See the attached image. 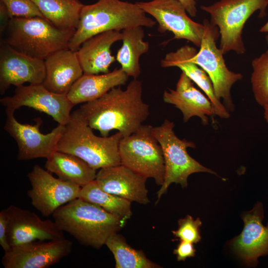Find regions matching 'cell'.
<instances>
[{
  "label": "cell",
  "instance_id": "1",
  "mask_svg": "<svg viewBox=\"0 0 268 268\" xmlns=\"http://www.w3.org/2000/svg\"><path fill=\"white\" fill-rule=\"evenodd\" d=\"M142 91L141 82L134 79L125 89L121 86L114 87L98 99L83 103L78 110L88 125L102 136L115 130L125 137L135 132L149 115Z\"/></svg>",
  "mask_w": 268,
  "mask_h": 268
},
{
  "label": "cell",
  "instance_id": "2",
  "mask_svg": "<svg viewBox=\"0 0 268 268\" xmlns=\"http://www.w3.org/2000/svg\"><path fill=\"white\" fill-rule=\"evenodd\" d=\"M52 216L60 230L81 245L96 249L105 245L108 238L122 229L127 221L79 198L58 208Z\"/></svg>",
  "mask_w": 268,
  "mask_h": 268
},
{
  "label": "cell",
  "instance_id": "3",
  "mask_svg": "<svg viewBox=\"0 0 268 268\" xmlns=\"http://www.w3.org/2000/svg\"><path fill=\"white\" fill-rule=\"evenodd\" d=\"M156 24L136 2L98 0L94 3L83 5L68 48L76 51L85 40L104 32L136 26L152 28Z\"/></svg>",
  "mask_w": 268,
  "mask_h": 268
},
{
  "label": "cell",
  "instance_id": "4",
  "mask_svg": "<svg viewBox=\"0 0 268 268\" xmlns=\"http://www.w3.org/2000/svg\"><path fill=\"white\" fill-rule=\"evenodd\" d=\"M88 125L78 109L71 113L60 138L56 150L78 157L95 170L121 164L117 132L109 136H98Z\"/></svg>",
  "mask_w": 268,
  "mask_h": 268
},
{
  "label": "cell",
  "instance_id": "5",
  "mask_svg": "<svg viewBox=\"0 0 268 268\" xmlns=\"http://www.w3.org/2000/svg\"><path fill=\"white\" fill-rule=\"evenodd\" d=\"M74 31L62 30L41 17L10 18L2 42L34 58L45 60L54 52L68 48Z\"/></svg>",
  "mask_w": 268,
  "mask_h": 268
},
{
  "label": "cell",
  "instance_id": "6",
  "mask_svg": "<svg viewBox=\"0 0 268 268\" xmlns=\"http://www.w3.org/2000/svg\"><path fill=\"white\" fill-rule=\"evenodd\" d=\"M268 6V0H219L201 8L209 14L210 22L218 29L222 53L234 51L241 55L246 51L242 37L245 24L257 11L263 17Z\"/></svg>",
  "mask_w": 268,
  "mask_h": 268
},
{
  "label": "cell",
  "instance_id": "7",
  "mask_svg": "<svg viewBox=\"0 0 268 268\" xmlns=\"http://www.w3.org/2000/svg\"><path fill=\"white\" fill-rule=\"evenodd\" d=\"M174 127L173 122L165 119L161 125L152 128L153 134L161 147L165 165L164 180L157 192L156 203L172 183L179 184L185 188L189 176L193 173L206 172L216 175L189 154L187 148L196 147L195 143L179 138L174 132Z\"/></svg>",
  "mask_w": 268,
  "mask_h": 268
},
{
  "label": "cell",
  "instance_id": "8",
  "mask_svg": "<svg viewBox=\"0 0 268 268\" xmlns=\"http://www.w3.org/2000/svg\"><path fill=\"white\" fill-rule=\"evenodd\" d=\"M153 127L142 125L134 133L123 137L119 145L121 164L161 186L165 165L161 147L152 133Z\"/></svg>",
  "mask_w": 268,
  "mask_h": 268
},
{
  "label": "cell",
  "instance_id": "9",
  "mask_svg": "<svg viewBox=\"0 0 268 268\" xmlns=\"http://www.w3.org/2000/svg\"><path fill=\"white\" fill-rule=\"evenodd\" d=\"M203 24L204 30L200 49L191 58V60L206 72L211 80L217 98L222 100V103L229 112H233L235 106L231 96V88L235 83L243 78V75L230 70L226 66L224 54L216 46V42L219 35L217 27L207 19L203 21Z\"/></svg>",
  "mask_w": 268,
  "mask_h": 268
},
{
  "label": "cell",
  "instance_id": "10",
  "mask_svg": "<svg viewBox=\"0 0 268 268\" xmlns=\"http://www.w3.org/2000/svg\"><path fill=\"white\" fill-rule=\"evenodd\" d=\"M14 112L5 108L4 129L17 144L18 160L47 159L56 151L65 125L58 124L51 132L43 134L39 129L41 120H38L35 125L22 124L15 118Z\"/></svg>",
  "mask_w": 268,
  "mask_h": 268
},
{
  "label": "cell",
  "instance_id": "11",
  "mask_svg": "<svg viewBox=\"0 0 268 268\" xmlns=\"http://www.w3.org/2000/svg\"><path fill=\"white\" fill-rule=\"evenodd\" d=\"M27 177L31 185L27 195L44 216L52 215L58 208L79 197L81 187L54 177L39 165L33 166Z\"/></svg>",
  "mask_w": 268,
  "mask_h": 268
},
{
  "label": "cell",
  "instance_id": "12",
  "mask_svg": "<svg viewBox=\"0 0 268 268\" xmlns=\"http://www.w3.org/2000/svg\"><path fill=\"white\" fill-rule=\"evenodd\" d=\"M136 2L146 13L154 18L160 33L170 32L174 39L186 40L200 47L204 25L193 20L180 1L152 0Z\"/></svg>",
  "mask_w": 268,
  "mask_h": 268
},
{
  "label": "cell",
  "instance_id": "13",
  "mask_svg": "<svg viewBox=\"0 0 268 268\" xmlns=\"http://www.w3.org/2000/svg\"><path fill=\"white\" fill-rule=\"evenodd\" d=\"M0 103L5 108L14 111L22 107L32 108L50 116L63 125L67 123L75 106L67 95L52 92L42 83L17 86L12 96L1 98Z\"/></svg>",
  "mask_w": 268,
  "mask_h": 268
},
{
  "label": "cell",
  "instance_id": "14",
  "mask_svg": "<svg viewBox=\"0 0 268 268\" xmlns=\"http://www.w3.org/2000/svg\"><path fill=\"white\" fill-rule=\"evenodd\" d=\"M72 247L66 238L16 245L4 252L1 264L4 268H47L68 256Z\"/></svg>",
  "mask_w": 268,
  "mask_h": 268
},
{
  "label": "cell",
  "instance_id": "15",
  "mask_svg": "<svg viewBox=\"0 0 268 268\" xmlns=\"http://www.w3.org/2000/svg\"><path fill=\"white\" fill-rule=\"evenodd\" d=\"M7 218V240L10 247L36 241L65 238L54 221L42 220L28 209L10 205L3 209Z\"/></svg>",
  "mask_w": 268,
  "mask_h": 268
},
{
  "label": "cell",
  "instance_id": "16",
  "mask_svg": "<svg viewBox=\"0 0 268 268\" xmlns=\"http://www.w3.org/2000/svg\"><path fill=\"white\" fill-rule=\"evenodd\" d=\"M45 76L44 60L20 53L1 42L0 48V93L11 85L41 84Z\"/></svg>",
  "mask_w": 268,
  "mask_h": 268
},
{
  "label": "cell",
  "instance_id": "17",
  "mask_svg": "<svg viewBox=\"0 0 268 268\" xmlns=\"http://www.w3.org/2000/svg\"><path fill=\"white\" fill-rule=\"evenodd\" d=\"M147 179L121 164L100 169L95 181L105 192L131 202L145 204L149 202Z\"/></svg>",
  "mask_w": 268,
  "mask_h": 268
},
{
  "label": "cell",
  "instance_id": "18",
  "mask_svg": "<svg viewBox=\"0 0 268 268\" xmlns=\"http://www.w3.org/2000/svg\"><path fill=\"white\" fill-rule=\"evenodd\" d=\"M163 99L164 102L175 106L181 112L184 123L193 117H198L203 125H207L208 117L214 115L210 101L182 71L176 88L164 90Z\"/></svg>",
  "mask_w": 268,
  "mask_h": 268
},
{
  "label": "cell",
  "instance_id": "19",
  "mask_svg": "<svg viewBox=\"0 0 268 268\" xmlns=\"http://www.w3.org/2000/svg\"><path fill=\"white\" fill-rule=\"evenodd\" d=\"M244 227L234 240L235 250L249 265H256L258 258L268 255V222L263 224L264 209L262 203L243 215Z\"/></svg>",
  "mask_w": 268,
  "mask_h": 268
},
{
  "label": "cell",
  "instance_id": "20",
  "mask_svg": "<svg viewBox=\"0 0 268 268\" xmlns=\"http://www.w3.org/2000/svg\"><path fill=\"white\" fill-rule=\"evenodd\" d=\"M195 48L185 45L174 52L167 53L160 62L163 67H177L184 72L203 92L210 101L214 115L221 119H227L230 117V112L216 96L212 83L208 74L199 66L191 60L197 53Z\"/></svg>",
  "mask_w": 268,
  "mask_h": 268
},
{
  "label": "cell",
  "instance_id": "21",
  "mask_svg": "<svg viewBox=\"0 0 268 268\" xmlns=\"http://www.w3.org/2000/svg\"><path fill=\"white\" fill-rule=\"evenodd\" d=\"M45 76L42 83L49 90L67 95L83 74L76 51L66 48L57 51L44 60Z\"/></svg>",
  "mask_w": 268,
  "mask_h": 268
},
{
  "label": "cell",
  "instance_id": "22",
  "mask_svg": "<svg viewBox=\"0 0 268 268\" xmlns=\"http://www.w3.org/2000/svg\"><path fill=\"white\" fill-rule=\"evenodd\" d=\"M122 40V31L111 30L95 35L85 40L76 51L83 74H95L109 72L116 58L111 47Z\"/></svg>",
  "mask_w": 268,
  "mask_h": 268
},
{
  "label": "cell",
  "instance_id": "23",
  "mask_svg": "<svg viewBox=\"0 0 268 268\" xmlns=\"http://www.w3.org/2000/svg\"><path fill=\"white\" fill-rule=\"evenodd\" d=\"M128 77L121 68L101 74H83L72 85L67 96L74 105L85 103L98 99L114 87L125 84Z\"/></svg>",
  "mask_w": 268,
  "mask_h": 268
},
{
  "label": "cell",
  "instance_id": "24",
  "mask_svg": "<svg viewBox=\"0 0 268 268\" xmlns=\"http://www.w3.org/2000/svg\"><path fill=\"white\" fill-rule=\"evenodd\" d=\"M45 168L59 179L82 187L94 181L96 170L74 155L55 151L46 159Z\"/></svg>",
  "mask_w": 268,
  "mask_h": 268
},
{
  "label": "cell",
  "instance_id": "25",
  "mask_svg": "<svg viewBox=\"0 0 268 268\" xmlns=\"http://www.w3.org/2000/svg\"><path fill=\"white\" fill-rule=\"evenodd\" d=\"M122 31V45L116 55L121 69L129 76L136 79L140 74L139 59L149 49V43L144 40L142 26H136Z\"/></svg>",
  "mask_w": 268,
  "mask_h": 268
},
{
  "label": "cell",
  "instance_id": "26",
  "mask_svg": "<svg viewBox=\"0 0 268 268\" xmlns=\"http://www.w3.org/2000/svg\"><path fill=\"white\" fill-rule=\"evenodd\" d=\"M44 18L62 30L75 31L83 4L79 0H32Z\"/></svg>",
  "mask_w": 268,
  "mask_h": 268
},
{
  "label": "cell",
  "instance_id": "27",
  "mask_svg": "<svg viewBox=\"0 0 268 268\" xmlns=\"http://www.w3.org/2000/svg\"><path fill=\"white\" fill-rule=\"evenodd\" d=\"M78 198L96 204L123 219L127 220L132 215L131 201L104 191L95 180L81 188Z\"/></svg>",
  "mask_w": 268,
  "mask_h": 268
},
{
  "label": "cell",
  "instance_id": "28",
  "mask_svg": "<svg viewBox=\"0 0 268 268\" xmlns=\"http://www.w3.org/2000/svg\"><path fill=\"white\" fill-rule=\"evenodd\" d=\"M112 253L116 268H159L161 267L153 262L142 251L134 249L125 237L118 232L111 235L105 244Z\"/></svg>",
  "mask_w": 268,
  "mask_h": 268
},
{
  "label": "cell",
  "instance_id": "29",
  "mask_svg": "<svg viewBox=\"0 0 268 268\" xmlns=\"http://www.w3.org/2000/svg\"><path fill=\"white\" fill-rule=\"evenodd\" d=\"M251 82L256 102L262 107L268 103V54L254 59Z\"/></svg>",
  "mask_w": 268,
  "mask_h": 268
},
{
  "label": "cell",
  "instance_id": "30",
  "mask_svg": "<svg viewBox=\"0 0 268 268\" xmlns=\"http://www.w3.org/2000/svg\"><path fill=\"white\" fill-rule=\"evenodd\" d=\"M201 224L199 218L194 219L192 216L187 215L178 220V229L172 232L180 241L197 243L201 239L200 228Z\"/></svg>",
  "mask_w": 268,
  "mask_h": 268
},
{
  "label": "cell",
  "instance_id": "31",
  "mask_svg": "<svg viewBox=\"0 0 268 268\" xmlns=\"http://www.w3.org/2000/svg\"><path fill=\"white\" fill-rule=\"evenodd\" d=\"M5 6L10 18L13 17L44 18L32 0H0Z\"/></svg>",
  "mask_w": 268,
  "mask_h": 268
},
{
  "label": "cell",
  "instance_id": "32",
  "mask_svg": "<svg viewBox=\"0 0 268 268\" xmlns=\"http://www.w3.org/2000/svg\"><path fill=\"white\" fill-rule=\"evenodd\" d=\"M196 249L193 243L181 241L177 248L173 251V254L176 255L178 261H184L187 258L194 257Z\"/></svg>",
  "mask_w": 268,
  "mask_h": 268
},
{
  "label": "cell",
  "instance_id": "33",
  "mask_svg": "<svg viewBox=\"0 0 268 268\" xmlns=\"http://www.w3.org/2000/svg\"><path fill=\"white\" fill-rule=\"evenodd\" d=\"M7 218L4 210L0 212V245L4 252L10 248L7 236Z\"/></svg>",
  "mask_w": 268,
  "mask_h": 268
},
{
  "label": "cell",
  "instance_id": "34",
  "mask_svg": "<svg viewBox=\"0 0 268 268\" xmlns=\"http://www.w3.org/2000/svg\"><path fill=\"white\" fill-rule=\"evenodd\" d=\"M0 33H3L6 28L10 17L4 5L0 2Z\"/></svg>",
  "mask_w": 268,
  "mask_h": 268
},
{
  "label": "cell",
  "instance_id": "35",
  "mask_svg": "<svg viewBox=\"0 0 268 268\" xmlns=\"http://www.w3.org/2000/svg\"><path fill=\"white\" fill-rule=\"evenodd\" d=\"M184 5L188 13L195 17L197 13L196 0H178Z\"/></svg>",
  "mask_w": 268,
  "mask_h": 268
},
{
  "label": "cell",
  "instance_id": "36",
  "mask_svg": "<svg viewBox=\"0 0 268 268\" xmlns=\"http://www.w3.org/2000/svg\"><path fill=\"white\" fill-rule=\"evenodd\" d=\"M264 117L267 123H268V103L266 104L263 107Z\"/></svg>",
  "mask_w": 268,
  "mask_h": 268
},
{
  "label": "cell",
  "instance_id": "37",
  "mask_svg": "<svg viewBox=\"0 0 268 268\" xmlns=\"http://www.w3.org/2000/svg\"><path fill=\"white\" fill-rule=\"evenodd\" d=\"M260 31L262 33H268V20L267 22L261 28Z\"/></svg>",
  "mask_w": 268,
  "mask_h": 268
},
{
  "label": "cell",
  "instance_id": "38",
  "mask_svg": "<svg viewBox=\"0 0 268 268\" xmlns=\"http://www.w3.org/2000/svg\"><path fill=\"white\" fill-rule=\"evenodd\" d=\"M266 39L267 43V45H268V49H267V50L266 51V52L267 54H268V33H267V34L266 35Z\"/></svg>",
  "mask_w": 268,
  "mask_h": 268
}]
</instances>
